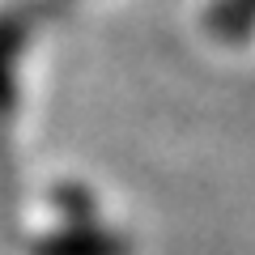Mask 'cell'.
<instances>
[{
  "mask_svg": "<svg viewBox=\"0 0 255 255\" xmlns=\"http://www.w3.org/2000/svg\"><path fill=\"white\" fill-rule=\"evenodd\" d=\"M34 255H128V243L119 234H107V230L90 226V221H77L64 234L38 238Z\"/></svg>",
  "mask_w": 255,
  "mask_h": 255,
  "instance_id": "1",
  "label": "cell"
},
{
  "mask_svg": "<svg viewBox=\"0 0 255 255\" xmlns=\"http://www.w3.org/2000/svg\"><path fill=\"white\" fill-rule=\"evenodd\" d=\"M204 26L221 43H247L255 34V0H213L204 9Z\"/></svg>",
  "mask_w": 255,
  "mask_h": 255,
  "instance_id": "2",
  "label": "cell"
},
{
  "mask_svg": "<svg viewBox=\"0 0 255 255\" xmlns=\"http://www.w3.org/2000/svg\"><path fill=\"white\" fill-rule=\"evenodd\" d=\"M17 55V34L13 30H0V107H4V94H9V64Z\"/></svg>",
  "mask_w": 255,
  "mask_h": 255,
  "instance_id": "3",
  "label": "cell"
}]
</instances>
